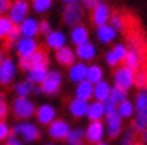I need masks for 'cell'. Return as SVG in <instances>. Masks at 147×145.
I'll use <instances>...</instances> for the list:
<instances>
[{
    "label": "cell",
    "mask_w": 147,
    "mask_h": 145,
    "mask_svg": "<svg viewBox=\"0 0 147 145\" xmlns=\"http://www.w3.org/2000/svg\"><path fill=\"white\" fill-rule=\"evenodd\" d=\"M105 137H106L105 121H92L85 127V140L88 144L95 145L100 144V142H105Z\"/></svg>",
    "instance_id": "obj_6"
},
{
    "label": "cell",
    "mask_w": 147,
    "mask_h": 145,
    "mask_svg": "<svg viewBox=\"0 0 147 145\" xmlns=\"http://www.w3.org/2000/svg\"><path fill=\"white\" fill-rule=\"evenodd\" d=\"M18 28L23 38H36L39 34V21L34 16H28Z\"/></svg>",
    "instance_id": "obj_23"
},
{
    "label": "cell",
    "mask_w": 147,
    "mask_h": 145,
    "mask_svg": "<svg viewBox=\"0 0 147 145\" xmlns=\"http://www.w3.org/2000/svg\"><path fill=\"white\" fill-rule=\"evenodd\" d=\"M18 64L11 59V57H5V60L0 64V85H10L15 82L16 73H18Z\"/></svg>",
    "instance_id": "obj_9"
},
{
    "label": "cell",
    "mask_w": 147,
    "mask_h": 145,
    "mask_svg": "<svg viewBox=\"0 0 147 145\" xmlns=\"http://www.w3.org/2000/svg\"><path fill=\"white\" fill-rule=\"evenodd\" d=\"M75 54H77V60H82V62L88 64L93 62L96 54H98V49L93 42H85V44H80V46L75 47Z\"/></svg>",
    "instance_id": "obj_18"
},
{
    "label": "cell",
    "mask_w": 147,
    "mask_h": 145,
    "mask_svg": "<svg viewBox=\"0 0 147 145\" xmlns=\"http://www.w3.org/2000/svg\"><path fill=\"white\" fill-rule=\"evenodd\" d=\"M105 126H106V135L111 137V139H118L124 132V129H123V117L118 113L108 114L105 117Z\"/></svg>",
    "instance_id": "obj_14"
},
{
    "label": "cell",
    "mask_w": 147,
    "mask_h": 145,
    "mask_svg": "<svg viewBox=\"0 0 147 145\" xmlns=\"http://www.w3.org/2000/svg\"><path fill=\"white\" fill-rule=\"evenodd\" d=\"M44 145H57V144H44Z\"/></svg>",
    "instance_id": "obj_55"
},
{
    "label": "cell",
    "mask_w": 147,
    "mask_h": 145,
    "mask_svg": "<svg viewBox=\"0 0 147 145\" xmlns=\"http://www.w3.org/2000/svg\"><path fill=\"white\" fill-rule=\"evenodd\" d=\"M134 104H136V113L137 111H146L147 109V90H141L136 95Z\"/></svg>",
    "instance_id": "obj_35"
},
{
    "label": "cell",
    "mask_w": 147,
    "mask_h": 145,
    "mask_svg": "<svg viewBox=\"0 0 147 145\" xmlns=\"http://www.w3.org/2000/svg\"><path fill=\"white\" fill-rule=\"evenodd\" d=\"M87 80H88L90 83H93V85L103 82V80H105V70H103V67L98 65V64H95V62L93 64H88Z\"/></svg>",
    "instance_id": "obj_29"
},
{
    "label": "cell",
    "mask_w": 147,
    "mask_h": 145,
    "mask_svg": "<svg viewBox=\"0 0 147 145\" xmlns=\"http://www.w3.org/2000/svg\"><path fill=\"white\" fill-rule=\"evenodd\" d=\"M111 99H113L116 104L123 103V101H126V99H127V91H126V90H123V88H119V87H113Z\"/></svg>",
    "instance_id": "obj_36"
},
{
    "label": "cell",
    "mask_w": 147,
    "mask_h": 145,
    "mask_svg": "<svg viewBox=\"0 0 147 145\" xmlns=\"http://www.w3.org/2000/svg\"><path fill=\"white\" fill-rule=\"evenodd\" d=\"M34 90H36V85L31 83L30 80H20L13 85V91L20 98H28L31 93H34Z\"/></svg>",
    "instance_id": "obj_28"
},
{
    "label": "cell",
    "mask_w": 147,
    "mask_h": 145,
    "mask_svg": "<svg viewBox=\"0 0 147 145\" xmlns=\"http://www.w3.org/2000/svg\"><path fill=\"white\" fill-rule=\"evenodd\" d=\"M13 135L11 132V126L5 121H0V142H7V139Z\"/></svg>",
    "instance_id": "obj_39"
},
{
    "label": "cell",
    "mask_w": 147,
    "mask_h": 145,
    "mask_svg": "<svg viewBox=\"0 0 147 145\" xmlns=\"http://www.w3.org/2000/svg\"><path fill=\"white\" fill-rule=\"evenodd\" d=\"M36 121L38 124L41 126H49L51 122H54V121L57 119V111H56V108H54L53 104L49 103H42L38 106L36 109Z\"/></svg>",
    "instance_id": "obj_13"
},
{
    "label": "cell",
    "mask_w": 147,
    "mask_h": 145,
    "mask_svg": "<svg viewBox=\"0 0 147 145\" xmlns=\"http://www.w3.org/2000/svg\"><path fill=\"white\" fill-rule=\"evenodd\" d=\"M67 41H69V38L65 36V33L61 31V30H53L47 36H44V44H46L49 49H53L54 52L67 46Z\"/></svg>",
    "instance_id": "obj_15"
},
{
    "label": "cell",
    "mask_w": 147,
    "mask_h": 145,
    "mask_svg": "<svg viewBox=\"0 0 147 145\" xmlns=\"http://www.w3.org/2000/svg\"><path fill=\"white\" fill-rule=\"evenodd\" d=\"M69 41H70V44H74L75 47L80 46V44L88 42L90 41L88 28H87L84 23H82V25L74 26V28H70V33H69Z\"/></svg>",
    "instance_id": "obj_17"
},
{
    "label": "cell",
    "mask_w": 147,
    "mask_h": 145,
    "mask_svg": "<svg viewBox=\"0 0 147 145\" xmlns=\"http://www.w3.org/2000/svg\"><path fill=\"white\" fill-rule=\"evenodd\" d=\"M142 52L139 51V47L132 46L129 51H127V56H126V60H124V64L123 65H126V67H129L131 70H134V72H139V68H141L142 65Z\"/></svg>",
    "instance_id": "obj_24"
},
{
    "label": "cell",
    "mask_w": 147,
    "mask_h": 145,
    "mask_svg": "<svg viewBox=\"0 0 147 145\" xmlns=\"http://www.w3.org/2000/svg\"><path fill=\"white\" fill-rule=\"evenodd\" d=\"M39 87H41L42 93L49 95V96L59 93V90L62 87V75H61V72H57V70H49L47 78L42 82V85H39Z\"/></svg>",
    "instance_id": "obj_12"
},
{
    "label": "cell",
    "mask_w": 147,
    "mask_h": 145,
    "mask_svg": "<svg viewBox=\"0 0 147 145\" xmlns=\"http://www.w3.org/2000/svg\"><path fill=\"white\" fill-rule=\"evenodd\" d=\"M113 83H115V87H119L127 91L136 85V72L126 65H119L113 72Z\"/></svg>",
    "instance_id": "obj_4"
},
{
    "label": "cell",
    "mask_w": 147,
    "mask_h": 145,
    "mask_svg": "<svg viewBox=\"0 0 147 145\" xmlns=\"http://www.w3.org/2000/svg\"><path fill=\"white\" fill-rule=\"evenodd\" d=\"M65 5H69V3H75V2H80V0H62Z\"/></svg>",
    "instance_id": "obj_50"
},
{
    "label": "cell",
    "mask_w": 147,
    "mask_h": 145,
    "mask_svg": "<svg viewBox=\"0 0 147 145\" xmlns=\"http://www.w3.org/2000/svg\"><path fill=\"white\" fill-rule=\"evenodd\" d=\"M93 90H95L93 83H90L88 80H85V82L75 85V91H74V95H75V98H79V99L92 101V99H93Z\"/></svg>",
    "instance_id": "obj_27"
},
{
    "label": "cell",
    "mask_w": 147,
    "mask_h": 145,
    "mask_svg": "<svg viewBox=\"0 0 147 145\" xmlns=\"http://www.w3.org/2000/svg\"><path fill=\"white\" fill-rule=\"evenodd\" d=\"M31 8L34 13L38 15H42V13H47V11L53 8L54 0H31Z\"/></svg>",
    "instance_id": "obj_32"
},
{
    "label": "cell",
    "mask_w": 147,
    "mask_h": 145,
    "mask_svg": "<svg viewBox=\"0 0 147 145\" xmlns=\"http://www.w3.org/2000/svg\"><path fill=\"white\" fill-rule=\"evenodd\" d=\"M111 16H113V11H111L110 5L105 3V2H101L100 5H96L92 10L90 13V20L93 23L95 28H98V26H103V25H108L111 20Z\"/></svg>",
    "instance_id": "obj_10"
},
{
    "label": "cell",
    "mask_w": 147,
    "mask_h": 145,
    "mask_svg": "<svg viewBox=\"0 0 147 145\" xmlns=\"http://www.w3.org/2000/svg\"><path fill=\"white\" fill-rule=\"evenodd\" d=\"M11 132H13V135L20 137L23 142H30V144L38 140L39 135H41L39 126L34 124V122H30V121H20V122H16L15 126H11Z\"/></svg>",
    "instance_id": "obj_2"
},
{
    "label": "cell",
    "mask_w": 147,
    "mask_h": 145,
    "mask_svg": "<svg viewBox=\"0 0 147 145\" xmlns=\"http://www.w3.org/2000/svg\"><path fill=\"white\" fill-rule=\"evenodd\" d=\"M70 130H72V127L65 119H56L47 126V135L53 140H65Z\"/></svg>",
    "instance_id": "obj_11"
},
{
    "label": "cell",
    "mask_w": 147,
    "mask_h": 145,
    "mask_svg": "<svg viewBox=\"0 0 147 145\" xmlns=\"http://www.w3.org/2000/svg\"><path fill=\"white\" fill-rule=\"evenodd\" d=\"M132 129L136 132H144L147 129V109L146 111H137L134 116V122H132Z\"/></svg>",
    "instance_id": "obj_33"
},
{
    "label": "cell",
    "mask_w": 147,
    "mask_h": 145,
    "mask_svg": "<svg viewBox=\"0 0 147 145\" xmlns=\"http://www.w3.org/2000/svg\"><path fill=\"white\" fill-rule=\"evenodd\" d=\"M88 106H90V101H84V99H79V98H74L69 101V114L75 117V119H82V117H87L88 114Z\"/></svg>",
    "instance_id": "obj_19"
},
{
    "label": "cell",
    "mask_w": 147,
    "mask_h": 145,
    "mask_svg": "<svg viewBox=\"0 0 147 145\" xmlns=\"http://www.w3.org/2000/svg\"><path fill=\"white\" fill-rule=\"evenodd\" d=\"M38 106L30 98H20L16 96L11 103V114L20 121H30L33 116H36Z\"/></svg>",
    "instance_id": "obj_1"
},
{
    "label": "cell",
    "mask_w": 147,
    "mask_h": 145,
    "mask_svg": "<svg viewBox=\"0 0 147 145\" xmlns=\"http://www.w3.org/2000/svg\"><path fill=\"white\" fill-rule=\"evenodd\" d=\"M118 114L123 119H131L136 116V104L132 103L131 99H126L123 103L118 104Z\"/></svg>",
    "instance_id": "obj_30"
},
{
    "label": "cell",
    "mask_w": 147,
    "mask_h": 145,
    "mask_svg": "<svg viewBox=\"0 0 147 145\" xmlns=\"http://www.w3.org/2000/svg\"><path fill=\"white\" fill-rule=\"evenodd\" d=\"M134 144V129H127L121 134L119 145H132Z\"/></svg>",
    "instance_id": "obj_40"
},
{
    "label": "cell",
    "mask_w": 147,
    "mask_h": 145,
    "mask_svg": "<svg viewBox=\"0 0 147 145\" xmlns=\"http://www.w3.org/2000/svg\"><path fill=\"white\" fill-rule=\"evenodd\" d=\"M105 109H106V116L108 114H115V113H118V104L110 98L108 101H105Z\"/></svg>",
    "instance_id": "obj_46"
},
{
    "label": "cell",
    "mask_w": 147,
    "mask_h": 145,
    "mask_svg": "<svg viewBox=\"0 0 147 145\" xmlns=\"http://www.w3.org/2000/svg\"><path fill=\"white\" fill-rule=\"evenodd\" d=\"M142 134H144V135H142V137H144V140H146V142H147V129L144 130V132H142Z\"/></svg>",
    "instance_id": "obj_52"
},
{
    "label": "cell",
    "mask_w": 147,
    "mask_h": 145,
    "mask_svg": "<svg viewBox=\"0 0 147 145\" xmlns=\"http://www.w3.org/2000/svg\"><path fill=\"white\" fill-rule=\"evenodd\" d=\"M88 121H105L106 117V109H105V103L101 101H96V99H92L88 106V114H87Z\"/></svg>",
    "instance_id": "obj_25"
},
{
    "label": "cell",
    "mask_w": 147,
    "mask_h": 145,
    "mask_svg": "<svg viewBox=\"0 0 147 145\" xmlns=\"http://www.w3.org/2000/svg\"><path fill=\"white\" fill-rule=\"evenodd\" d=\"M85 140V129H82V127H74L70 132H69L67 139L64 140L67 145H80L84 144Z\"/></svg>",
    "instance_id": "obj_31"
},
{
    "label": "cell",
    "mask_w": 147,
    "mask_h": 145,
    "mask_svg": "<svg viewBox=\"0 0 147 145\" xmlns=\"http://www.w3.org/2000/svg\"><path fill=\"white\" fill-rule=\"evenodd\" d=\"M7 116H8V104H7L3 95L0 93V121H5Z\"/></svg>",
    "instance_id": "obj_43"
},
{
    "label": "cell",
    "mask_w": 147,
    "mask_h": 145,
    "mask_svg": "<svg viewBox=\"0 0 147 145\" xmlns=\"http://www.w3.org/2000/svg\"><path fill=\"white\" fill-rule=\"evenodd\" d=\"M13 28H15V25L8 18V15H0V39H7Z\"/></svg>",
    "instance_id": "obj_34"
},
{
    "label": "cell",
    "mask_w": 147,
    "mask_h": 145,
    "mask_svg": "<svg viewBox=\"0 0 147 145\" xmlns=\"http://www.w3.org/2000/svg\"><path fill=\"white\" fill-rule=\"evenodd\" d=\"M56 62L62 67H70L77 62V54H75V49H72L70 46H65L62 49L56 51Z\"/></svg>",
    "instance_id": "obj_21"
},
{
    "label": "cell",
    "mask_w": 147,
    "mask_h": 145,
    "mask_svg": "<svg viewBox=\"0 0 147 145\" xmlns=\"http://www.w3.org/2000/svg\"><path fill=\"white\" fill-rule=\"evenodd\" d=\"M136 87L141 90H147V72L146 70H139L136 73Z\"/></svg>",
    "instance_id": "obj_41"
},
{
    "label": "cell",
    "mask_w": 147,
    "mask_h": 145,
    "mask_svg": "<svg viewBox=\"0 0 147 145\" xmlns=\"http://www.w3.org/2000/svg\"><path fill=\"white\" fill-rule=\"evenodd\" d=\"M110 25L115 28L116 31L119 33V31H123L124 30V18H123V15L121 13H113V16H111V20H110Z\"/></svg>",
    "instance_id": "obj_37"
},
{
    "label": "cell",
    "mask_w": 147,
    "mask_h": 145,
    "mask_svg": "<svg viewBox=\"0 0 147 145\" xmlns=\"http://www.w3.org/2000/svg\"><path fill=\"white\" fill-rule=\"evenodd\" d=\"M80 145H85V144H80Z\"/></svg>",
    "instance_id": "obj_56"
},
{
    "label": "cell",
    "mask_w": 147,
    "mask_h": 145,
    "mask_svg": "<svg viewBox=\"0 0 147 145\" xmlns=\"http://www.w3.org/2000/svg\"><path fill=\"white\" fill-rule=\"evenodd\" d=\"M132 145H146V144H142V142H134Z\"/></svg>",
    "instance_id": "obj_53"
},
{
    "label": "cell",
    "mask_w": 147,
    "mask_h": 145,
    "mask_svg": "<svg viewBox=\"0 0 147 145\" xmlns=\"http://www.w3.org/2000/svg\"><path fill=\"white\" fill-rule=\"evenodd\" d=\"M15 51L18 59H30L39 51V42L36 38H20V41L15 44Z\"/></svg>",
    "instance_id": "obj_8"
},
{
    "label": "cell",
    "mask_w": 147,
    "mask_h": 145,
    "mask_svg": "<svg viewBox=\"0 0 147 145\" xmlns=\"http://www.w3.org/2000/svg\"><path fill=\"white\" fill-rule=\"evenodd\" d=\"M51 31H53V26H51L49 21H47V20H41V21H39V34L47 36Z\"/></svg>",
    "instance_id": "obj_44"
},
{
    "label": "cell",
    "mask_w": 147,
    "mask_h": 145,
    "mask_svg": "<svg viewBox=\"0 0 147 145\" xmlns=\"http://www.w3.org/2000/svg\"><path fill=\"white\" fill-rule=\"evenodd\" d=\"M13 0H0V15H8Z\"/></svg>",
    "instance_id": "obj_45"
},
{
    "label": "cell",
    "mask_w": 147,
    "mask_h": 145,
    "mask_svg": "<svg viewBox=\"0 0 147 145\" xmlns=\"http://www.w3.org/2000/svg\"><path fill=\"white\" fill-rule=\"evenodd\" d=\"M113 87H115V85L108 83L106 80H103V82H100V83H96V85H95V90H93V99L101 101V103L108 101V99L111 98Z\"/></svg>",
    "instance_id": "obj_26"
},
{
    "label": "cell",
    "mask_w": 147,
    "mask_h": 145,
    "mask_svg": "<svg viewBox=\"0 0 147 145\" xmlns=\"http://www.w3.org/2000/svg\"><path fill=\"white\" fill-rule=\"evenodd\" d=\"M95 145H108L106 142H100V144H95Z\"/></svg>",
    "instance_id": "obj_54"
},
{
    "label": "cell",
    "mask_w": 147,
    "mask_h": 145,
    "mask_svg": "<svg viewBox=\"0 0 147 145\" xmlns=\"http://www.w3.org/2000/svg\"><path fill=\"white\" fill-rule=\"evenodd\" d=\"M18 67H20V70L28 72V70L33 67V64H31V60H30V59H18Z\"/></svg>",
    "instance_id": "obj_48"
},
{
    "label": "cell",
    "mask_w": 147,
    "mask_h": 145,
    "mask_svg": "<svg viewBox=\"0 0 147 145\" xmlns=\"http://www.w3.org/2000/svg\"><path fill=\"white\" fill-rule=\"evenodd\" d=\"M5 145H25V142H23L20 137H16V135H10V137L7 139Z\"/></svg>",
    "instance_id": "obj_49"
},
{
    "label": "cell",
    "mask_w": 147,
    "mask_h": 145,
    "mask_svg": "<svg viewBox=\"0 0 147 145\" xmlns=\"http://www.w3.org/2000/svg\"><path fill=\"white\" fill-rule=\"evenodd\" d=\"M30 60H31L33 65H47V60H49V59H47L46 52L39 49V51H38L33 57H30Z\"/></svg>",
    "instance_id": "obj_38"
},
{
    "label": "cell",
    "mask_w": 147,
    "mask_h": 145,
    "mask_svg": "<svg viewBox=\"0 0 147 145\" xmlns=\"http://www.w3.org/2000/svg\"><path fill=\"white\" fill-rule=\"evenodd\" d=\"M127 51H129V47H127L124 42H116V44H113V46L105 52L106 65H108V67H115V68L123 65L124 60H126Z\"/></svg>",
    "instance_id": "obj_3"
},
{
    "label": "cell",
    "mask_w": 147,
    "mask_h": 145,
    "mask_svg": "<svg viewBox=\"0 0 147 145\" xmlns=\"http://www.w3.org/2000/svg\"><path fill=\"white\" fill-rule=\"evenodd\" d=\"M20 38H21L20 28H18V26H15V28L11 30V33H10V34H8V38H7V41L10 42V44H13V46H15L16 42L20 41Z\"/></svg>",
    "instance_id": "obj_42"
},
{
    "label": "cell",
    "mask_w": 147,
    "mask_h": 145,
    "mask_svg": "<svg viewBox=\"0 0 147 145\" xmlns=\"http://www.w3.org/2000/svg\"><path fill=\"white\" fill-rule=\"evenodd\" d=\"M95 36L98 39L100 44H113L116 41V36H118V31L108 23V25L98 26L95 28Z\"/></svg>",
    "instance_id": "obj_20"
},
{
    "label": "cell",
    "mask_w": 147,
    "mask_h": 145,
    "mask_svg": "<svg viewBox=\"0 0 147 145\" xmlns=\"http://www.w3.org/2000/svg\"><path fill=\"white\" fill-rule=\"evenodd\" d=\"M3 60H5V56H3V51L0 49V64L3 62Z\"/></svg>",
    "instance_id": "obj_51"
},
{
    "label": "cell",
    "mask_w": 147,
    "mask_h": 145,
    "mask_svg": "<svg viewBox=\"0 0 147 145\" xmlns=\"http://www.w3.org/2000/svg\"><path fill=\"white\" fill-rule=\"evenodd\" d=\"M47 75H49V67L47 65H33L26 72V80H30L36 87H39L47 78Z\"/></svg>",
    "instance_id": "obj_22"
},
{
    "label": "cell",
    "mask_w": 147,
    "mask_h": 145,
    "mask_svg": "<svg viewBox=\"0 0 147 145\" xmlns=\"http://www.w3.org/2000/svg\"><path fill=\"white\" fill-rule=\"evenodd\" d=\"M87 70H88V64L82 62V60H77V62L70 65L67 70V77L69 80L75 85H79V83L85 82L87 80Z\"/></svg>",
    "instance_id": "obj_16"
},
{
    "label": "cell",
    "mask_w": 147,
    "mask_h": 145,
    "mask_svg": "<svg viewBox=\"0 0 147 145\" xmlns=\"http://www.w3.org/2000/svg\"><path fill=\"white\" fill-rule=\"evenodd\" d=\"M84 5L80 2H75V3H69L65 5L62 11V21L67 26L74 28L77 25H82V18H84Z\"/></svg>",
    "instance_id": "obj_5"
},
{
    "label": "cell",
    "mask_w": 147,
    "mask_h": 145,
    "mask_svg": "<svg viewBox=\"0 0 147 145\" xmlns=\"http://www.w3.org/2000/svg\"><path fill=\"white\" fill-rule=\"evenodd\" d=\"M30 7H31V3L28 0H13L11 8L8 11V18L13 21L15 26H20L28 18V15H30Z\"/></svg>",
    "instance_id": "obj_7"
},
{
    "label": "cell",
    "mask_w": 147,
    "mask_h": 145,
    "mask_svg": "<svg viewBox=\"0 0 147 145\" xmlns=\"http://www.w3.org/2000/svg\"><path fill=\"white\" fill-rule=\"evenodd\" d=\"M80 3L84 5V8H88V10L92 11L96 5H100L101 0H80Z\"/></svg>",
    "instance_id": "obj_47"
}]
</instances>
